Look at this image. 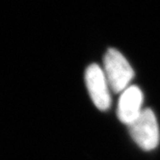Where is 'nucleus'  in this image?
Returning a JSON list of instances; mask_svg holds the SVG:
<instances>
[{"instance_id":"obj_1","label":"nucleus","mask_w":160,"mask_h":160,"mask_svg":"<svg viewBox=\"0 0 160 160\" xmlns=\"http://www.w3.org/2000/svg\"><path fill=\"white\" fill-rule=\"evenodd\" d=\"M104 73L110 89L115 93H122L129 87L134 76L131 66L124 56L115 48L107 50L104 56Z\"/></svg>"},{"instance_id":"obj_2","label":"nucleus","mask_w":160,"mask_h":160,"mask_svg":"<svg viewBox=\"0 0 160 160\" xmlns=\"http://www.w3.org/2000/svg\"><path fill=\"white\" fill-rule=\"evenodd\" d=\"M132 139L144 151H152L160 140L159 128L152 110L143 109L140 116L128 125Z\"/></svg>"},{"instance_id":"obj_3","label":"nucleus","mask_w":160,"mask_h":160,"mask_svg":"<svg viewBox=\"0 0 160 160\" xmlns=\"http://www.w3.org/2000/svg\"><path fill=\"white\" fill-rule=\"evenodd\" d=\"M85 83L94 104L99 110H107L111 104V97L104 71L97 64L89 66L85 72Z\"/></svg>"},{"instance_id":"obj_4","label":"nucleus","mask_w":160,"mask_h":160,"mask_svg":"<svg viewBox=\"0 0 160 160\" xmlns=\"http://www.w3.org/2000/svg\"><path fill=\"white\" fill-rule=\"evenodd\" d=\"M143 93L139 87L129 86L122 92L118 102L117 114L119 120L129 125L143 111Z\"/></svg>"}]
</instances>
